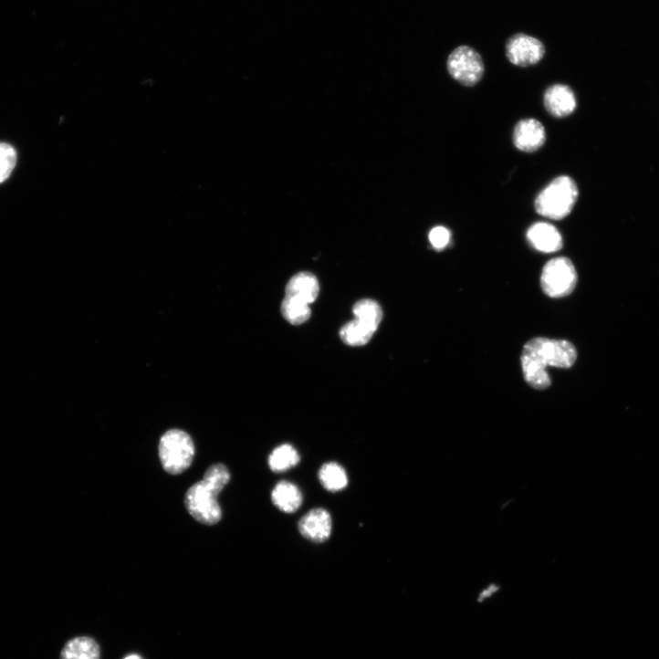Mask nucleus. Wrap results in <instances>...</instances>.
I'll return each instance as SVG.
<instances>
[{"instance_id":"nucleus-1","label":"nucleus","mask_w":659,"mask_h":659,"mask_svg":"<svg viewBox=\"0 0 659 659\" xmlns=\"http://www.w3.org/2000/svg\"><path fill=\"white\" fill-rule=\"evenodd\" d=\"M575 347L565 340L538 338L522 350L521 366L525 382L534 390L545 391L551 385L548 367L568 370L576 362Z\"/></svg>"},{"instance_id":"nucleus-2","label":"nucleus","mask_w":659,"mask_h":659,"mask_svg":"<svg viewBox=\"0 0 659 659\" xmlns=\"http://www.w3.org/2000/svg\"><path fill=\"white\" fill-rule=\"evenodd\" d=\"M579 197L576 183L569 176L554 179L537 196L535 209L548 219L562 220L573 210Z\"/></svg>"},{"instance_id":"nucleus-3","label":"nucleus","mask_w":659,"mask_h":659,"mask_svg":"<svg viewBox=\"0 0 659 659\" xmlns=\"http://www.w3.org/2000/svg\"><path fill=\"white\" fill-rule=\"evenodd\" d=\"M192 438L180 430H171L161 439L159 455L163 469L170 475L178 476L192 465L194 456Z\"/></svg>"},{"instance_id":"nucleus-4","label":"nucleus","mask_w":659,"mask_h":659,"mask_svg":"<svg viewBox=\"0 0 659 659\" xmlns=\"http://www.w3.org/2000/svg\"><path fill=\"white\" fill-rule=\"evenodd\" d=\"M221 491L206 479L194 484L187 491L184 499L189 514L204 525L217 524L222 518V510L217 502Z\"/></svg>"},{"instance_id":"nucleus-5","label":"nucleus","mask_w":659,"mask_h":659,"mask_svg":"<svg viewBox=\"0 0 659 659\" xmlns=\"http://www.w3.org/2000/svg\"><path fill=\"white\" fill-rule=\"evenodd\" d=\"M578 275L571 260L559 256L549 260L543 267L540 284L546 295L560 298L571 294L576 288Z\"/></svg>"},{"instance_id":"nucleus-6","label":"nucleus","mask_w":659,"mask_h":659,"mask_svg":"<svg viewBox=\"0 0 659 659\" xmlns=\"http://www.w3.org/2000/svg\"><path fill=\"white\" fill-rule=\"evenodd\" d=\"M447 69L455 80L468 88L477 85L485 74L481 56L466 46L459 47L450 55Z\"/></svg>"},{"instance_id":"nucleus-7","label":"nucleus","mask_w":659,"mask_h":659,"mask_svg":"<svg viewBox=\"0 0 659 659\" xmlns=\"http://www.w3.org/2000/svg\"><path fill=\"white\" fill-rule=\"evenodd\" d=\"M546 49L539 39L524 34L513 36L507 43L506 54L511 64L520 68L532 67L544 58Z\"/></svg>"},{"instance_id":"nucleus-8","label":"nucleus","mask_w":659,"mask_h":659,"mask_svg":"<svg viewBox=\"0 0 659 659\" xmlns=\"http://www.w3.org/2000/svg\"><path fill=\"white\" fill-rule=\"evenodd\" d=\"M298 529L307 540L323 543L332 535L333 519L324 508H314L304 515L298 521Z\"/></svg>"},{"instance_id":"nucleus-9","label":"nucleus","mask_w":659,"mask_h":659,"mask_svg":"<svg viewBox=\"0 0 659 659\" xmlns=\"http://www.w3.org/2000/svg\"><path fill=\"white\" fill-rule=\"evenodd\" d=\"M513 141L518 150L527 153L535 152L546 142L545 128L537 120H522L515 128Z\"/></svg>"},{"instance_id":"nucleus-10","label":"nucleus","mask_w":659,"mask_h":659,"mask_svg":"<svg viewBox=\"0 0 659 659\" xmlns=\"http://www.w3.org/2000/svg\"><path fill=\"white\" fill-rule=\"evenodd\" d=\"M544 106L552 117L562 119L575 111L577 101L570 88L565 85H554L545 92Z\"/></svg>"},{"instance_id":"nucleus-11","label":"nucleus","mask_w":659,"mask_h":659,"mask_svg":"<svg viewBox=\"0 0 659 659\" xmlns=\"http://www.w3.org/2000/svg\"><path fill=\"white\" fill-rule=\"evenodd\" d=\"M529 244L542 253H555L563 246V239L559 230L552 225L539 222L532 225L528 232Z\"/></svg>"},{"instance_id":"nucleus-12","label":"nucleus","mask_w":659,"mask_h":659,"mask_svg":"<svg viewBox=\"0 0 659 659\" xmlns=\"http://www.w3.org/2000/svg\"><path fill=\"white\" fill-rule=\"evenodd\" d=\"M273 505L281 512L291 514L299 509L303 497L299 488L288 481L278 482L271 492Z\"/></svg>"},{"instance_id":"nucleus-13","label":"nucleus","mask_w":659,"mask_h":659,"mask_svg":"<svg viewBox=\"0 0 659 659\" xmlns=\"http://www.w3.org/2000/svg\"><path fill=\"white\" fill-rule=\"evenodd\" d=\"M319 291L316 277L309 272H301L290 278L286 287V296L310 304L317 298Z\"/></svg>"},{"instance_id":"nucleus-14","label":"nucleus","mask_w":659,"mask_h":659,"mask_svg":"<svg viewBox=\"0 0 659 659\" xmlns=\"http://www.w3.org/2000/svg\"><path fill=\"white\" fill-rule=\"evenodd\" d=\"M318 478L322 487L332 493L345 490L350 483L346 469L334 462L324 464L319 470Z\"/></svg>"},{"instance_id":"nucleus-15","label":"nucleus","mask_w":659,"mask_h":659,"mask_svg":"<svg viewBox=\"0 0 659 659\" xmlns=\"http://www.w3.org/2000/svg\"><path fill=\"white\" fill-rule=\"evenodd\" d=\"M61 659H100V648L91 637L80 636L70 640L61 652Z\"/></svg>"},{"instance_id":"nucleus-16","label":"nucleus","mask_w":659,"mask_h":659,"mask_svg":"<svg viewBox=\"0 0 659 659\" xmlns=\"http://www.w3.org/2000/svg\"><path fill=\"white\" fill-rule=\"evenodd\" d=\"M300 456L290 445L276 447L268 456L267 464L272 472L283 473L298 465Z\"/></svg>"},{"instance_id":"nucleus-17","label":"nucleus","mask_w":659,"mask_h":659,"mask_svg":"<svg viewBox=\"0 0 659 659\" xmlns=\"http://www.w3.org/2000/svg\"><path fill=\"white\" fill-rule=\"evenodd\" d=\"M374 333L372 329L356 319L341 329L340 338L349 346L361 347L367 345Z\"/></svg>"},{"instance_id":"nucleus-18","label":"nucleus","mask_w":659,"mask_h":659,"mask_svg":"<svg viewBox=\"0 0 659 659\" xmlns=\"http://www.w3.org/2000/svg\"><path fill=\"white\" fill-rule=\"evenodd\" d=\"M356 319L377 331L383 317L382 307L372 299H363L354 306Z\"/></svg>"},{"instance_id":"nucleus-19","label":"nucleus","mask_w":659,"mask_h":659,"mask_svg":"<svg viewBox=\"0 0 659 659\" xmlns=\"http://www.w3.org/2000/svg\"><path fill=\"white\" fill-rule=\"evenodd\" d=\"M283 317L293 325H299L310 316L309 304L297 298L286 296L281 304Z\"/></svg>"},{"instance_id":"nucleus-20","label":"nucleus","mask_w":659,"mask_h":659,"mask_svg":"<svg viewBox=\"0 0 659 659\" xmlns=\"http://www.w3.org/2000/svg\"><path fill=\"white\" fill-rule=\"evenodd\" d=\"M17 163V152L8 143H0V183L12 175Z\"/></svg>"},{"instance_id":"nucleus-21","label":"nucleus","mask_w":659,"mask_h":659,"mask_svg":"<svg viewBox=\"0 0 659 659\" xmlns=\"http://www.w3.org/2000/svg\"><path fill=\"white\" fill-rule=\"evenodd\" d=\"M451 233L444 226L434 227L429 235V239L436 250L445 249L450 243Z\"/></svg>"},{"instance_id":"nucleus-22","label":"nucleus","mask_w":659,"mask_h":659,"mask_svg":"<svg viewBox=\"0 0 659 659\" xmlns=\"http://www.w3.org/2000/svg\"><path fill=\"white\" fill-rule=\"evenodd\" d=\"M498 590H499V587L497 585H495V584L489 585V587L487 589L484 590L481 592L478 601H483L486 598H488V597L492 596L494 593H496Z\"/></svg>"},{"instance_id":"nucleus-23","label":"nucleus","mask_w":659,"mask_h":659,"mask_svg":"<svg viewBox=\"0 0 659 659\" xmlns=\"http://www.w3.org/2000/svg\"><path fill=\"white\" fill-rule=\"evenodd\" d=\"M124 659H142V658L138 654H131V655L125 657Z\"/></svg>"}]
</instances>
